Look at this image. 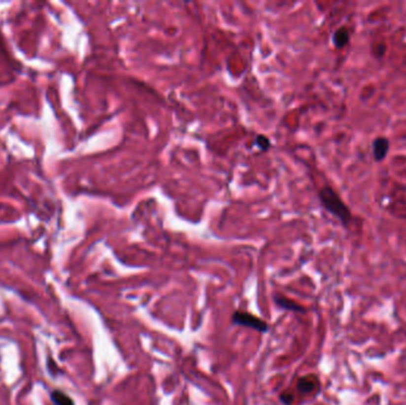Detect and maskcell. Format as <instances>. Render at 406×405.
<instances>
[{
  "label": "cell",
  "instance_id": "obj_8",
  "mask_svg": "<svg viewBox=\"0 0 406 405\" xmlns=\"http://www.w3.org/2000/svg\"><path fill=\"white\" fill-rule=\"evenodd\" d=\"M254 143H256V145L259 147L262 151H266V150L270 147V140L268 137H265V135H258L256 138V140H254Z\"/></svg>",
  "mask_w": 406,
  "mask_h": 405
},
{
  "label": "cell",
  "instance_id": "obj_7",
  "mask_svg": "<svg viewBox=\"0 0 406 405\" xmlns=\"http://www.w3.org/2000/svg\"><path fill=\"white\" fill-rule=\"evenodd\" d=\"M53 399L57 405H74L72 401L68 397V396L60 391H56L53 393Z\"/></svg>",
  "mask_w": 406,
  "mask_h": 405
},
{
  "label": "cell",
  "instance_id": "obj_9",
  "mask_svg": "<svg viewBox=\"0 0 406 405\" xmlns=\"http://www.w3.org/2000/svg\"><path fill=\"white\" fill-rule=\"evenodd\" d=\"M280 401H282V403H284L285 405H291L292 402L295 401V396L292 395L291 392L284 391L282 392V395H280Z\"/></svg>",
  "mask_w": 406,
  "mask_h": 405
},
{
  "label": "cell",
  "instance_id": "obj_2",
  "mask_svg": "<svg viewBox=\"0 0 406 405\" xmlns=\"http://www.w3.org/2000/svg\"><path fill=\"white\" fill-rule=\"evenodd\" d=\"M232 321L234 325L247 327V328H252L260 333H266L269 331V326L265 321L246 311H236L232 316Z\"/></svg>",
  "mask_w": 406,
  "mask_h": 405
},
{
  "label": "cell",
  "instance_id": "obj_5",
  "mask_svg": "<svg viewBox=\"0 0 406 405\" xmlns=\"http://www.w3.org/2000/svg\"><path fill=\"white\" fill-rule=\"evenodd\" d=\"M318 386V380L315 375H305L298 379L297 389L301 393H310Z\"/></svg>",
  "mask_w": 406,
  "mask_h": 405
},
{
  "label": "cell",
  "instance_id": "obj_6",
  "mask_svg": "<svg viewBox=\"0 0 406 405\" xmlns=\"http://www.w3.org/2000/svg\"><path fill=\"white\" fill-rule=\"evenodd\" d=\"M349 42V31L346 28H340L333 34V43L338 49L346 47Z\"/></svg>",
  "mask_w": 406,
  "mask_h": 405
},
{
  "label": "cell",
  "instance_id": "obj_1",
  "mask_svg": "<svg viewBox=\"0 0 406 405\" xmlns=\"http://www.w3.org/2000/svg\"><path fill=\"white\" fill-rule=\"evenodd\" d=\"M318 198H320V201L324 209L332 214L333 216H335L336 219L340 220V222L344 227H348V225L352 222L353 215L347 204L342 201L340 195L332 187L324 186L318 192Z\"/></svg>",
  "mask_w": 406,
  "mask_h": 405
},
{
  "label": "cell",
  "instance_id": "obj_4",
  "mask_svg": "<svg viewBox=\"0 0 406 405\" xmlns=\"http://www.w3.org/2000/svg\"><path fill=\"white\" fill-rule=\"evenodd\" d=\"M274 301H275V303L280 306V308L285 309V310H290L294 312H302V314L305 312V309H304L301 304L296 303L295 301L288 299V297L282 296V295H275Z\"/></svg>",
  "mask_w": 406,
  "mask_h": 405
},
{
  "label": "cell",
  "instance_id": "obj_3",
  "mask_svg": "<svg viewBox=\"0 0 406 405\" xmlns=\"http://www.w3.org/2000/svg\"><path fill=\"white\" fill-rule=\"evenodd\" d=\"M390 151V140L386 137H378L373 140V156L376 162L385 160Z\"/></svg>",
  "mask_w": 406,
  "mask_h": 405
}]
</instances>
